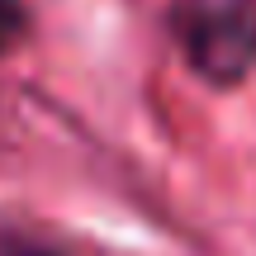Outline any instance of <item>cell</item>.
<instances>
[{
  "label": "cell",
  "instance_id": "7a4b0ae2",
  "mask_svg": "<svg viewBox=\"0 0 256 256\" xmlns=\"http://www.w3.org/2000/svg\"><path fill=\"white\" fill-rule=\"evenodd\" d=\"M28 34V10L24 0H0V52L19 48V38Z\"/></svg>",
  "mask_w": 256,
  "mask_h": 256
},
{
  "label": "cell",
  "instance_id": "3957f363",
  "mask_svg": "<svg viewBox=\"0 0 256 256\" xmlns=\"http://www.w3.org/2000/svg\"><path fill=\"white\" fill-rule=\"evenodd\" d=\"M0 256H57L52 247H43V242H34V238H24V232H19V238H0Z\"/></svg>",
  "mask_w": 256,
  "mask_h": 256
},
{
  "label": "cell",
  "instance_id": "6da1fadb",
  "mask_svg": "<svg viewBox=\"0 0 256 256\" xmlns=\"http://www.w3.org/2000/svg\"><path fill=\"white\" fill-rule=\"evenodd\" d=\"M171 28L204 81L238 86L256 72V0H180Z\"/></svg>",
  "mask_w": 256,
  "mask_h": 256
}]
</instances>
